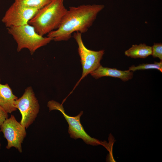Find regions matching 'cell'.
<instances>
[{
    "instance_id": "ba28073f",
    "label": "cell",
    "mask_w": 162,
    "mask_h": 162,
    "mask_svg": "<svg viewBox=\"0 0 162 162\" xmlns=\"http://www.w3.org/2000/svg\"><path fill=\"white\" fill-rule=\"evenodd\" d=\"M38 10L14 2L6 11L2 21L7 28L22 26L28 23Z\"/></svg>"
},
{
    "instance_id": "2e32d148",
    "label": "cell",
    "mask_w": 162,
    "mask_h": 162,
    "mask_svg": "<svg viewBox=\"0 0 162 162\" xmlns=\"http://www.w3.org/2000/svg\"><path fill=\"white\" fill-rule=\"evenodd\" d=\"M0 140H1V139H0V150H1V142H0Z\"/></svg>"
},
{
    "instance_id": "4fadbf2b",
    "label": "cell",
    "mask_w": 162,
    "mask_h": 162,
    "mask_svg": "<svg viewBox=\"0 0 162 162\" xmlns=\"http://www.w3.org/2000/svg\"><path fill=\"white\" fill-rule=\"evenodd\" d=\"M155 69L162 72V62H154L152 64H142L135 66H132L129 68V70L131 71H135L137 70H145L147 69Z\"/></svg>"
},
{
    "instance_id": "30bf717a",
    "label": "cell",
    "mask_w": 162,
    "mask_h": 162,
    "mask_svg": "<svg viewBox=\"0 0 162 162\" xmlns=\"http://www.w3.org/2000/svg\"><path fill=\"white\" fill-rule=\"evenodd\" d=\"M17 98L8 84L3 85L0 83V106L8 113H11L17 110L14 102Z\"/></svg>"
},
{
    "instance_id": "7c38bea8",
    "label": "cell",
    "mask_w": 162,
    "mask_h": 162,
    "mask_svg": "<svg viewBox=\"0 0 162 162\" xmlns=\"http://www.w3.org/2000/svg\"><path fill=\"white\" fill-rule=\"evenodd\" d=\"M14 2L25 6L40 9L43 8L52 0H14Z\"/></svg>"
},
{
    "instance_id": "7a4b0ae2",
    "label": "cell",
    "mask_w": 162,
    "mask_h": 162,
    "mask_svg": "<svg viewBox=\"0 0 162 162\" xmlns=\"http://www.w3.org/2000/svg\"><path fill=\"white\" fill-rule=\"evenodd\" d=\"M64 0H52L38 10L28 23L42 36L57 29L68 10L64 5Z\"/></svg>"
},
{
    "instance_id": "5bb4252c",
    "label": "cell",
    "mask_w": 162,
    "mask_h": 162,
    "mask_svg": "<svg viewBox=\"0 0 162 162\" xmlns=\"http://www.w3.org/2000/svg\"><path fill=\"white\" fill-rule=\"evenodd\" d=\"M152 47V55L154 58H158L162 60V44L161 43H154Z\"/></svg>"
},
{
    "instance_id": "52a82bcc",
    "label": "cell",
    "mask_w": 162,
    "mask_h": 162,
    "mask_svg": "<svg viewBox=\"0 0 162 162\" xmlns=\"http://www.w3.org/2000/svg\"><path fill=\"white\" fill-rule=\"evenodd\" d=\"M0 132L2 133L7 140V149L14 147L20 153L22 152V144L26 135V128L17 121L13 115L4 122L0 127Z\"/></svg>"
},
{
    "instance_id": "6da1fadb",
    "label": "cell",
    "mask_w": 162,
    "mask_h": 162,
    "mask_svg": "<svg viewBox=\"0 0 162 162\" xmlns=\"http://www.w3.org/2000/svg\"><path fill=\"white\" fill-rule=\"evenodd\" d=\"M104 7V5L99 4L70 7L58 28L47 36L52 38L55 41H67L74 32H86Z\"/></svg>"
},
{
    "instance_id": "8fae6325",
    "label": "cell",
    "mask_w": 162,
    "mask_h": 162,
    "mask_svg": "<svg viewBox=\"0 0 162 162\" xmlns=\"http://www.w3.org/2000/svg\"><path fill=\"white\" fill-rule=\"evenodd\" d=\"M152 47L145 44H140L137 45H133L129 49L125 51L126 56L133 58H145L152 55Z\"/></svg>"
},
{
    "instance_id": "9a60e30c",
    "label": "cell",
    "mask_w": 162,
    "mask_h": 162,
    "mask_svg": "<svg viewBox=\"0 0 162 162\" xmlns=\"http://www.w3.org/2000/svg\"><path fill=\"white\" fill-rule=\"evenodd\" d=\"M8 113L0 106V128L4 122L8 118Z\"/></svg>"
},
{
    "instance_id": "8992f818",
    "label": "cell",
    "mask_w": 162,
    "mask_h": 162,
    "mask_svg": "<svg viewBox=\"0 0 162 162\" xmlns=\"http://www.w3.org/2000/svg\"><path fill=\"white\" fill-rule=\"evenodd\" d=\"M73 36L78 46V52L82 66V76L74 89L80 82L88 74L97 69L100 65V61L104 54V50L95 51L87 48L82 40V34L75 32Z\"/></svg>"
},
{
    "instance_id": "3957f363",
    "label": "cell",
    "mask_w": 162,
    "mask_h": 162,
    "mask_svg": "<svg viewBox=\"0 0 162 162\" xmlns=\"http://www.w3.org/2000/svg\"><path fill=\"white\" fill-rule=\"evenodd\" d=\"M7 29L17 44L18 52L26 48L32 55L38 48L53 40L52 38L39 34L33 26L28 23L18 26L10 27L7 28Z\"/></svg>"
},
{
    "instance_id": "9c48e42d",
    "label": "cell",
    "mask_w": 162,
    "mask_h": 162,
    "mask_svg": "<svg viewBox=\"0 0 162 162\" xmlns=\"http://www.w3.org/2000/svg\"><path fill=\"white\" fill-rule=\"evenodd\" d=\"M90 74L95 79L104 76H110L119 78L123 81L131 79L133 76V72L129 70H122L115 68L104 67L101 65Z\"/></svg>"
},
{
    "instance_id": "277c9868",
    "label": "cell",
    "mask_w": 162,
    "mask_h": 162,
    "mask_svg": "<svg viewBox=\"0 0 162 162\" xmlns=\"http://www.w3.org/2000/svg\"><path fill=\"white\" fill-rule=\"evenodd\" d=\"M14 106L21 115L20 123L27 128L35 120L40 108L38 100L31 86L27 88L22 96L15 101Z\"/></svg>"
},
{
    "instance_id": "5b68a950",
    "label": "cell",
    "mask_w": 162,
    "mask_h": 162,
    "mask_svg": "<svg viewBox=\"0 0 162 162\" xmlns=\"http://www.w3.org/2000/svg\"><path fill=\"white\" fill-rule=\"evenodd\" d=\"M47 106L50 111L58 110L63 115L69 125L68 132L70 137L74 139L81 138L86 144L92 146L101 144L98 140L92 137L85 131L80 122V117L83 113L82 111L77 116H70L65 113L62 104L55 101H49Z\"/></svg>"
}]
</instances>
